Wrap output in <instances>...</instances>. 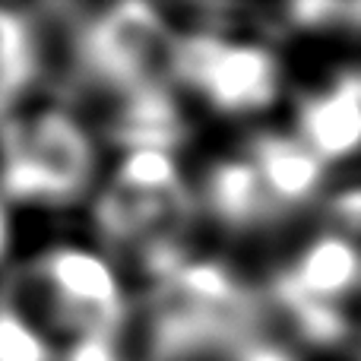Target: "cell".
Listing matches in <instances>:
<instances>
[{"mask_svg": "<svg viewBox=\"0 0 361 361\" xmlns=\"http://www.w3.org/2000/svg\"><path fill=\"white\" fill-rule=\"evenodd\" d=\"M19 260V228H16V212L10 209L4 197H0V279L13 269Z\"/></svg>", "mask_w": 361, "mask_h": 361, "instance_id": "cell-8", "label": "cell"}, {"mask_svg": "<svg viewBox=\"0 0 361 361\" xmlns=\"http://www.w3.org/2000/svg\"><path fill=\"white\" fill-rule=\"evenodd\" d=\"M0 282L63 355L86 343H114L133 317L130 279L92 235L48 238L19 254Z\"/></svg>", "mask_w": 361, "mask_h": 361, "instance_id": "cell-2", "label": "cell"}, {"mask_svg": "<svg viewBox=\"0 0 361 361\" xmlns=\"http://www.w3.org/2000/svg\"><path fill=\"white\" fill-rule=\"evenodd\" d=\"M89 209V235L140 282L159 286L187 267V231L200 222L190 175L175 146H127L108 159ZM133 282V279H130Z\"/></svg>", "mask_w": 361, "mask_h": 361, "instance_id": "cell-1", "label": "cell"}, {"mask_svg": "<svg viewBox=\"0 0 361 361\" xmlns=\"http://www.w3.org/2000/svg\"><path fill=\"white\" fill-rule=\"evenodd\" d=\"M105 165L102 133L57 92H42L0 124V197L16 216L89 206Z\"/></svg>", "mask_w": 361, "mask_h": 361, "instance_id": "cell-3", "label": "cell"}, {"mask_svg": "<svg viewBox=\"0 0 361 361\" xmlns=\"http://www.w3.org/2000/svg\"><path fill=\"white\" fill-rule=\"evenodd\" d=\"M0 361H63V352L0 282Z\"/></svg>", "mask_w": 361, "mask_h": 361, "instance_id": "cell-7", "label": "cell"}, {"mask_svg": "<svg viewBox=\"0 0 361 361\" xmlns=\"http://www.w3.org/2000/svg\"><path fill=\"white\" fill-rule=\"evenodd\" d=\"M292 133L326 169L361 152V73H330L295 102Z\"/></svg>", "mask_w": 361, "mask_h": 361, "instance_id": "cell-5", "label": "cell"}, {"mask_svg": "<svg viewBox=\"0 0 361 361\" xmlns=\"http://www.w3.org/2000/svg\"><path fill=\"white\" fill-rule=\"evenodd\" d=\"M48 73V29L29 13L0 6V124L44 92Z\"/></svg>", "mask_w": 361, "mask_h": 361, "instance_id": "cell-6", "label": "cell"}, {"mask_svg": "<svg viewBox=\"0 0 361 361\" xmlns=\"http://www.w3.org/2000/svg\"><path fill=\"white\" fill-rule=\"evenodd\" d=\"M175 92L216 118H257L279 105L286 70L279 51L235 25L175 29Z\"/></svg>", "mask_w": 361, "mask_h": 361, "instance_id": "cell-4", "label": "cell"}]
</instances>
